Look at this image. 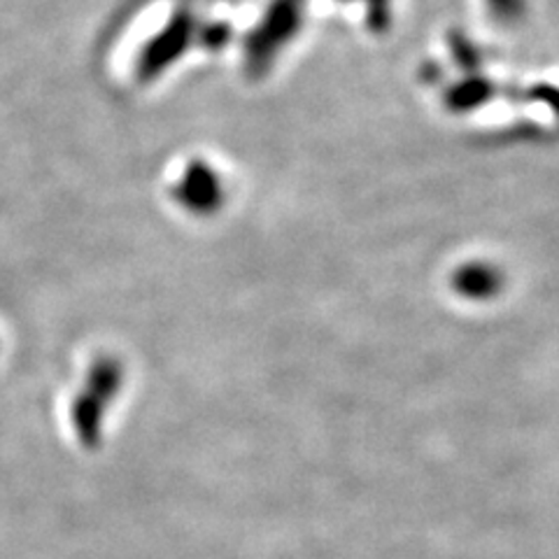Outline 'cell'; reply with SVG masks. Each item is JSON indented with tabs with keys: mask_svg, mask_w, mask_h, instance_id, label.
<instances>
[{
	"mask_svg": "<svg viewBox=\"0 0 559 559\" xmlns=\"http://www.w3.org/2000/svg\"><path fill=\"white\" fill-rule=\"evenodd\" d=\"M452 287L468 301H489L503 289V273L487 261H474L454 271Z\"/></svg>",
	"mask_w": 559,
	"mask_h": 559,
	"instance_id": "6da1fadb",
	"label": "cell"
}]
</instances>
